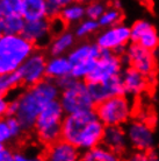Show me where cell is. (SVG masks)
<instances>
[{
    "mask_svg": "<svg viewBox=\"0 0 159 161\" xmlns=\"http://www.w3.org/2000/svg\"><path fill=\"white\" fill-rule=\"evenodd\" d=\"M60 89L54 80L45 78L41 83L23 88L12 98L11 116L18 118L26 132L32 131L42 110L59 98Z\"/></svg>",
    "mask_w": 159,
    "mask_h": 161,
    "instance_id": "1",
    "label": "cell"
},
{
    "mask_svg": "<svg viewBox=\"0 0 159 161\" xmlns=\"http://www.w3.org/2000/svg\"><path fill=\"white\" fill-rule=\"evenodd\" d=\"M105 130L94 110L71 113L64 118L62 139L85 152L102 144Z\"/></svg>",
    "mask_w": 159,
    "mask_h": 161,
    "instance_id": "2",
    "label": "cell"
},
{
    "mask_svg": "<svg viewBox=\"0 0 159 161\" xmlns=\"http://www.w3.org/2000/svg\"><path fill=\"white\" fill-rule=\"evenodd\" d=\"M35 52V46L22 34H3L0 37V76L15 74Z\"/></svg>",
    "mask_w": 159,
    "mask_h": 161,
    "instance_id": "3",
    "label": "cell"
},
{
    "mask_svg": "<svg viewBox=\"0 0 159 161\" xmlns=\"http://www.w3.org/2000/svg\"><path fill=\"white\" fill-rule=\"evenodd\" d=\"M136 101L127 95H119L94 106L96 116L106 127H126L136 116Z\"/></svg>",
    "mask_w": 159,
    "mask_h": 161,
    "instance_id": "4",
    "label": "cell"
},
{
    "mask_svg": "<svg viewBox=\"0 0 159 161\" xmlns=\"http://www.w3.org/2000/svg\"><path fill=\"white\" fill-rule=\"evenodd\" d=\"M66 113L64 112L59 101L49 103L40 113L34 125V136L41 145L49 146L62 139L63 123Z\"/></svg>",
    "mask_w": 159,
    "mask_h": 161,
    "instance_id": "5",
    "label": "cell"
},
{
    "mask_svg": "<svg viewBox=\"0 0 159 161\" xmlns=\"http://www.w3.org/2000/svg\"><path fill=\"white\" fill-rule=\"evenodd\" d=\"M58 86L60 89L58 101L66 114L94 110L95 103L91 96L87 82L70 77Z\"/></svg>",
    "mask_w": 159,
    "mask_h": 161,
    "instance_id": "6",
    "label": "cell"
},
{
    "mask_svg": "<svg viewBox=\"0 0 159 161\" xmlns=\"http://www.w3.org/2000/svg\"><path fill=\"white\" fill-rule=\"evenodd\" d=\"M130 148L134 152H150L156 146L155 125L149 118L135 116L124 127Z\"/></svg>",
    "mask_w": 159,
    "mask_h": 161,
    "instance_id": "7",
    "label": "cell"
},
{
    "mask_svg": "<svg viewBox=\"0 0 159 161\" xmlns=\"http://www.w3.org/2000/svg\"><path fill=\"white\" fill-rule=\"evenodd\" d=\"M95 43L101 52L123 55L131 43V31L127 24H119L113 27L102 28L95 37Z\"/></svg>",
    "mask_w": 159,
    "mask_h": 161,
    "instance_id": "8",
    "label": "cell"
},
{
    "mask_svg": "<svg viewBox=\"0 0 159 161\" xmlns=\"http://www.w3.org/2000/svg\"><path fill=\"white\" fill-rule=\"evenodd\" d=\"M122 58L126 67H130L149 78L156 80L158 71V61L155 52L130 43L122 55Z\"/></svg>",
    "mask_w": 159,
    "mask_h": 161,
    "instance_id": "9",
    "label": "cell"
},
{
    "mask_svg": "<svg viewBox=\"0 0 159 161\" xmlns=\"http://www.w3.org/2000/svg\"><path fill=\"white\" fill-rule=\"evenodd\" d=\"M124 67L126 64L121 55L114 54V53L102 52L99 58L95 61L94 68L86 82L99 83V82H105L115 77H120Z\"/></svg>",
    "mask_w": 159,
    "mask_h": 161,
    "instance_id": "10",
    "label": "cell"
},
{
    "mask_svg": "<svg viewBox=\"0 0 159 161\" xmlns=\"http://www.w3.org/2000/svg\"><path fill=\"white\" fill-rule=\"evenodd\" d=\"M47 61L48 57L41 50H36L23 62L16 71L21 85L24 88L33 86L47 78Z\"/></svg>",
    "mask_w": 159,
    "mask_h": 161,
    "instance_id": "11",
    "label": "cell"
},
{
    "mask_svg": "<svg viewBox=\"0 0 159 161\" xmlns=\"http://www.w3.org/2000/svg\"><path fill=\"white\" fill-rule=\"evenodd\" d=\"M121 80L123 84L124 95L135 101L150 92L156 82V80L149 78L130 67H124L123 71L121 74Z\"/></svg>",
    "mask_w": 159,
    "mask_h": 161,
    "instance_id": "12",
    "label": "cell"
},
{
    "mask_svg": "<svg viewBox=\"0 0 159 161\" xmlns=\"http://www.w3.org/2000/svg\"><path fill=\"white\" fill-rule=\"evenodd\" d=\"M131 43L155 52L159 48V34L155 25L145 19L136 20L130 26Z\"/></svg>",
    "mask_w": 159,
    "mask_h": 161,
    "instance_id": "13",
    "label": "cell"
},
{
    "mask_svg": "<svg viewBox=\"0 0 159 161\" xmlns=\"http://www.w3.org/2000/svg\"><path fill=\"white\" fill-rule=\"evenodd\" d=\"M26 39L36 47H48L49 42L51 41L54 33L51 28L50 19H40V20L26 21L23 32Z\"/></svg>",
    "mask_w": 159,
    "mask_h": 161,
    "instance_id": "14",
    "label": "cell"
},
{
    "mask_svg": "<svg viewBox=\"0 0 159 161\" xmlns=\"http://www.w3.org/2000/svg\"><path fill=\"white\" fill-rule=\"evenodd\" d=\"M81 151L64 139H59L43 151L44 161H80Z\"/></svg>",
    "mask_w": 159,
    "mask_h": 161,
    "instance_id": "15",
    "label": "cell"
},
{
    "mask_svg": "<svg viewBox=\"0 0 159 161\" xmlns=\"http://www.w3.org/2000/svg\"><path fill=\"white\" fill-rule=\"evenodd\" d=\"M90 88V92L93 98L94 103L99 104L101 102L109 99L111 97L123 95V84L121 76L111 78V80H105V82H99V83H87Z\"/></svg>",
    "mask_w": 159,
    "mask_h": 161,
    "instance_id": "16",
    "label": "cell"
},
{
    "mask_svg": "<svg viewBox=\"0 0 159 161\" xmlns=\"http://www.w3.org/2000/svg\"><path fill=\"white\" fill-rule=\"evenodd\" d=\"M101 49L95 42H80L76 44L68 54V57L72 65L80 63H93L101 55Z\"/></svg>",
    "mask_w": 159,
    "mask_h": 161,
    "instance_id": "17",
    "label": "cell"
},
{
    "mask_svg": "<svg viewBox=\"0 0 159 161\" xmlns=\"http://www.w3.org/2000/svg\"><path fill=\"white\" fill-rule=\"evenodd\" d=\"M102 145L107 148L111 149L113 152L123 155L127 153V151L130 148L129 141H128L127 132L124 127H106L102 139Z\"/></svg>",
    "mask_w": 159,
    "mask_h": 161,
    "instance_id": "18",
    "label": "cell"
},
{
    "mask_svg": "<svg viewBox=\"0 0 159 161\" xmlns=\"http://www.w3.org/2000/svg\"><path fill=\"white\" fill-rule=\"evenodd\" d=\"M77 37L74 35L73 31L70 29H64L63 32L55 34L52 36L51 41L49 42L48 53L50 56H63V55H68L71 52L72 48L76 46Z\"/></svg>",
    "mask_w": 159,
    "mask_h": 161,
    "instance_id": "19",
    "label": "cell"
},
{
    "mask_svg": "<svg viewBox=\"0 0 159 161\" xmlns=\"http://www.w3.org/2000/svg\"><path fill=\"white\" fill-rule=\"evenodd\" d=\"M72 64L68 55L63 56H50L47 61V78L59 83L71 77Z\"/></svg>",
    "mask_w": 159,
    "mask_h": 161,
    "instance_id": "20",
    "label": "cell"
},
{
    "mask_svg": "<svg viewBox=\"0 0 159 161\" xmlns=\"http://www.w3.org/2000/svg\"><path fill=\"white\" fill-rule=\"evenodd\" d=\"M26 132L23 126L14 116L0 119V145H8L22 137Z\"/></svg>",
    "mask_w": 159,
    "mask_h": 161,
    "instance_id": "21",
    "label": "cell"
},
{
    "mask_svg": "<svg viewBox=\"0 0 159 161\" xmlns=\"http://www.w3.org/2000/svg\"><path fill=\"white\" fill-rule=\"evenodd\" d=\"M21 14L26 21L48 19V3L47 0H22V13Z\"/></svg>",
    "mask_w": 159,
    "mask_h": 161,
    "instance_id": "22",
    "label": "cell"
},
{
    "mask_svg": "<svg viewBox=\"0 0 159 161\" xmlns=\"http://www.w3.org/2000/svg\"><path fill=\"white\" fill-rule=\"evenodd\" d=\"M80 161H124L123 155L113 152L102 144L81 153Z\"/></svg>",
    "mask_w": 159,
    "mask_h": 161,
    "instance_id": "23",
    "label": "cell"
},
{
    "mask_svg": "<svg viewBox=\"0 0 159 161\" xmlns=\"http://www.w3.org/2000/svg\"><path fill=\"white\" fill-rule=\"evenodd\" d=\"M58 18L65 26H76L86 18V7L76 1H72L62 9Z\"/></svg>",
    "mask_w": 159,
    "mask_h": 161,
    "instance_id": "24",
    "label": "cell"
},
{
    "mask_svg": "<svg viewBox=\"0 0 159 161\" xmlns=\"http://www.w3.org/2000/svg\"><path fill=\"white\" fill-rule=\"evenodd\" d=\"M100 27L102 28H108V27H113L123 22V13H122V8H119L114 6V5L109 4L107 9L105 11V13L101 15L99 20Z\"/></svg>",
    "mask_w": 159,
    "mask_h": 161,
    "instance_id": "25",
    "label": "cell"
},
{
    "mask_svg": "<svg viewBox=\"0 0 159 161\" xmlns=\"http://www.w3.org/2000/svg\"><path fill=\"white\" fill-rule=\"evenodd\" d=\"M100 29H101V27H100L98 21L85 18L83 21H80L79 24L74 26L73 33H74L77 39L84 40V39H87V37L96 34Z\"/></svg>",
    "mask_w": 159,
    "mask_h": 161,
    "instance_id": "26",
    "label": "cell"
},
{
    "mask_svg": "<svg viewBox=\"0 0 159 161\" xmlns=\"http://www.w3.org/2000/svg\"><path fill=\"white\" fill-rule=\"evenodd\" d=\"M26 25V20L22 15H13L4 18L3 22V34H22Z\"/></svg>",
    "mask_w": 159,
    "mask_h": 161,
    "instance_id": "27",
    "label": "cell"
},
{
    "mask_svg": "<svg viewBox=\"0 0 159 161\" xmlns=\"http://www.w3.org/2000/svg\"><path fill=\"white\" fill-rule=\"evenodd\" d=\"M14 161H44L43 152L35 146L24 147L14 152Z\"/></svg>",
    "mask_w": 159,
    "mask_h": 161,
    "instance_id": "28",
    "label": "cell"
},
{
    "mask_svg": "<svg viewBox=\"0 0 159 161\" xmlns=\"http://www.w3.org/2000/svg\"><path fill=\"white\" fill-rule=\"evenodd\" d=\"M20 85V78H19L16 73L0 76V95L1 96H8L9 93L14 91Z\"/></svg>",
    "mask_w": 159,
    "mask_h": 161,
    "instance_id": "29",
    "label": "cell"
},
{
    "mask_svg": "<svg viewBox=\"0 0 159 161\" xmlns=\"http://www.w3.org/2000/svg\"><path fill=\"white\" fill-rule=\"evenodd\" d=\"M0 12L4 18L22 15V0H0Z\"/></svg>",
    "mask_w": 159,
    "mask_h": 161,
    "instance_id": "30",
    "label": "cell"
},
{
    "mask_svg": "<svg viewBox=\"0 0 159 161\" xmlns=\"http://www.w3.org/2000/svg\"><path fill=\"white\" fill-rule=\"evenodd\" d=\"M108 3L106 0H94L86 5V18L92 20H99L101 15L105 13V11L108 7Z\"/></svg>",
    "mask_w": 159,
    "mask_h": 161,
    "instance_id": "31",
    "label": "cell"
},
{
    "mask_svg": "<svg viewBox=\"0 0 159 161\" xmlns=\"http://www.w3.org/2000/svg\"><path fill=\"white\" fill-rule=\"evenodd\" d=\"M73 0H47L49 6V18H57L64 7L71 4Z\"/></svg>",
    "mask_w": 159,
    "mask_h": 161,
    "instance_id": "32",
    "label": "cell"
},
{
    "mask_svg": "<svg viewBox=\"0 0 159 161\" xmlns=\"http://www.w3.org/2000/svg\"><path fill=\"white\" fill-rule=\"evenodd\" d=\"M124 161H159L158 155L153 152H134Z\"/></svg>",
    "mask_w": 159,
    "mask_h": 161,
    "instance_id": "33",
    "label": "cell"
},
{
    "mask_svg": "<svg viewBox=\"0 0 159 161\" xmlns=\"http://www.w3.org/2000/svg\"><path fill=\"white\" fill-rule=\"evenodd\" d=\"M11 103H12V98L0 95V119L11 116Z\"/></svg>",
    "mask_w": 159,
    "mask_h": 161,
    "instance_id": "34",
    "label": "cell"
},
{
    "mask_svg": "<svg viewBox=\"0 0 159 161\" xmlns=\"http://www.w3.org/2000/svg\"><path fill=\"white\" fill-rule=\"evenodd\" d=\"M0 161H14V152L7 145H0Z\"/></svg>",
    "mask_w": 159,
    "mask_h": 161,
    "instance_id": "35",
    "label": "cell"
},
{
    "mask_svg": "<svg viewBox=\"0 0 159 161\" xmlns=\"http://www.w3.org/2000/svg\"><path fill=\"white\" fill-rule=\"evenodd\" d=\"M73 1H76V3H78V4L84 5V6H86V5H88L90 3L94 1V0H73Z\"/></svg>",
    "mask_w": 159,
    "mask_h": 161,
    "instance_id": "36",
    "label": "cell"
},
{
    "mask_svg": "<svg viewBox=\"0 0 159 161\" xmlns=\"http://www.w3.org/2000/svg\"><path fill=\"white\" fill-rule=\"evenodd\" d=\"M3 22H4V16H3V14L0 12V33L1 34H3Z\"/></svg>",
    "mask_w": 159,
    "mask_h": 161,
    "instance_id": "37",
    "label": "cell"
},
{
    "mask_svg": "<svg viewBox=\"0 0 159 161\" xmlns=\"http://www.w3.org/2000/svg\"><path fill=\"white\" fill-rule=\"evenodd\" d=\"M1 35H3V34H1V33H0V37H1Z\"/></svg>",
    "mask_w": 159,
    "mask_h": 161,
    "instance_id": "38",
    "label": "cell"
}]
</instances>
